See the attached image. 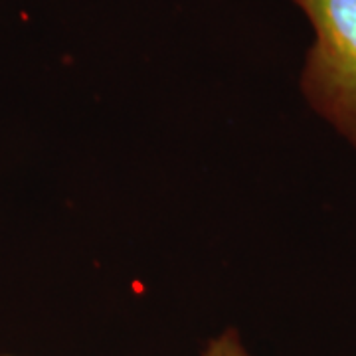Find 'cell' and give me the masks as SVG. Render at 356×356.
Returning <instances> with one entry per match:
<instances>
[{
    "label": "cell",
    "instance_id": "7a4b0ae2",
    "mask_svg": "<svg viewBox=\"0 0 356 356\" xmlns=\"http://www.w3.org/2000/svg\"><path fill=\"white\" fill-rule=\"evenodd\" d=\"M202 356H250L236 331L222 332L206 346Z\"/></svg>",
    "mask_w": 356,
    "mask_h": 356
},
{
    "label": "cell",
    "instance_id": "6da1fadb",
    "mask_svg": "<svg viewBox=\"0 0 356 356\" xmlns=\"http://www.w3.org/2000/svg\"><path fill=\"white\" fill-rule=\"evenodd\" d=\"M313 28L301 72L311 109L356 147V0H291Z\"/></svg>",
    "mask_w": 356,
    "mask_h": 356
}]
</instances>
